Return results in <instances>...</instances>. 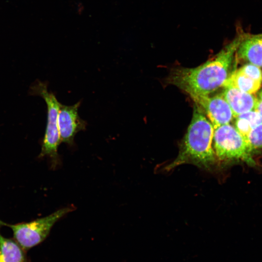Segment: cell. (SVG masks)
Listing matches in <instances>:
<instances>
[{"instance_id":"11","label":"cell","mask_w":262,"mask_h":262,"mask_svg":"<svg viewBox=\"0 0 262 262\" xmlns=\"http://www.w3.org/2000/svg\"><path fill=\"white\" fill-rule=\"evenodd\" d=\"M262 82L256 81L240 68L232 71L223 84L224 88H234L251 94L257 93L261 88Z\"/></svg>"},{"instance_id":"10","label":"cell","mask_w":262,"mask_h":262,"mask_svg":"<svg viewBox=\"0 0 262 262\" xmlns=\"http://www.w3.org/2000/svg\"><path fill=\"white\" fill-rule=\"evenodd\" d=\"M0 262H31L25 251L15 240L0 233Z\"/></svg>"},{"instance_id":"2","label":"cell","mask_w":262,"mask_h":262,"mask_svg":"<svg viewBox=\"0 0 262 262\" xmlns=\"http://www.w3.org/2000/svg\"><path fill=\"white\" fill-rule=\"evenodd\" d=\"M213 132V126L203 110L195 105L179 155L166 169L170 170L188 163L203 167L212 165L215 161V154L212 146Z\"/></svg>"},{"instance_id":"1","label":"cell","mask_w":262,"mask_h":262,"mask_svg":"<svg viewBox=\"0 0 262 262\" xmlns=\"http://www.w3.org/2000/svg\"><path fill=\"white\" fill-rule=\"evenodd\" d=\"M240 42L237 32L235 38L212 59L194 68L174 69L170 82L187 93L192 98L208 96L224 83L230 74V69Z\"/></svg>"},{"instance_id":"13","label":"cell","mask_w":262,"mask_h":262,"mask_svg":"<svg viewBox=\"0 0 262 262\" xmlns=\"http://www.w3.org/2000/svg\"><path fill=\"white\" fill-rule=\"evenodd\" d=\"M245 140L252 152L262 148V123L250 131Z\"/></svg>"},{"instance_id":"9","label":"cell","mask_w":262,"mask_h":262,"mask_svg":"<svg viewBox=\"0 0 262 262\" xmlns=\"http://www.w3.org/2000/svg\"><path fill=\"white\" fill-rule=\"evenodd\" d=\"M222 93L233 112L234 118L254 110L257 97L234 88H224Z\"/></svg>"},{"instance_id":"4","label":"cell","mask_w":262,"mask_h":262,"mask_svg":"<svg viewBox=\"0 0 262 262\" xmlns=\"http://www.w3.org/2000/svg\"><path fill=\"white\" fill-rule=\"evenodd\" d=\"M73 210V207H65L29 222L9 224L0 220V226L10 228L14 240L27 251L44 241L55 223Z\"/></svg>"},{"instance_id":"7","label":"cell","mask_w":262,"mask_h":262,"mask_svg":"<svg viewBox=\"0 0 262 262\" xmlns=\"http://www.w3.org/2000/svg\"><path fill=\"white\" fill-rule=\"evenodd\" d=\"M81 101L73 105L60 104L58 115V126L61 142L69 145L74 143L76 134L85 129L86 122L79 115Z\"/></svg>"},{"instance_id":"5","label":"cell","mask_w":262,"mask_h":262,"mask_svg":"<svg viewBox=\"0 0 262 262\" xmlns=\"http://www.w3.org/2000/svg\"><path fill=\"white\" fill-rule=\"evenodd\" d=\"M213 140L215 154L220 160H240L249 165L255 164L252 152L234 126L227 124L214 129Z\"/></svg>"},{"instance_id":"8","label":"cell","mask_w":262,"mask_h":262,"mask_svg":"<svg viewBox=\"0 0 262 262\" xmlns=\"http://www.w3.org/2000/svg\"><path fill=\"white\" fill-rule=\"evenodd\" d=\"M240 42L235 59L248 62L262 67V33L253 34L245 32L240 27L237 31Z\"/></svg>"},{"instance_id":"15","label":"cell","mask_w":262,"mask_h":262,"mask_svg":"<svg viewBox=\"0 0 262 262\" xmlns=\"http://www.w3.org/2000/svg\"><path fill=\"white\" fill-rule=\"evenodd\" d=\"M254 110L257 111L262 118V95L260 93L259 96L257 97V100Z\"/></svg>"},{"instance_id":"14","label":"cell","mask_w":262,"mask_h":262,"mask_svg":"<svg viewBox=\"0 0 262 262\" xmlns=\"http://www.w3.org/2000/svg\"><path fill=\"white\" fill-rule=\"evenodd\" d=\"M239 68L252 79L262 82V71L260 67L250 63H247Z\"/></svg>"},{"instance_id":"6","label":"cell","mask_w":262,"mask_h":262,"mask_svg":"<svg viewBox=\"0 0 262 262\" xmlns=\"http://www.w3.org/2000/svg\"><path fill=\"white\" fill-rule=\"evenodd\" d=\"M192 98L205 113L214 129L229 124L234 118L232 110L222 94L213 97L196 96Z\"/></svg>"},{"instance_id":"12","label":"cell","mask_w":262,"mask_h":262,"mask_svg":"<svg viewBox=\"0 0 262 262\" xmlns=\"http://www.w3.org/2000/svg\"><path fill=\"white\" fill-rule=\"evenodd\" d=\"M235 118L234 127L245 140L252 129L262 123L260 115L255 110L240 114Z\"/></svg>"},{"instance_id":"16","label":"cell","mask_w":262,"mask_h":262,"mask_svg":"<svg viewBox=\"0 0 262 262\" xmlns=\"http://www.w3.org/2000/svg\"><path fill=\"white\" fill-rule=\"evenodd\" d=\"M259 93L262 95V91H261Z\"/></svg>"},{"instance_id":"3","label":"cell","mask_w":262,"mask_h":262,"mask_svg":"<svg viewBox=\"0 0 262 262\" xmlns=\"http://www.w3.org/2000/svg\"><path fill=\"white\" fill-rule=\"evenodd\" d=\"M32 93L42 97L47 106V122L39 158L48 157L51 166L55 168L60 159L58 148L61 142L58 126V115L60 103L54 94L49 92L46 83L37 82L31 87Z\"/></svg>"}]
</instances>
